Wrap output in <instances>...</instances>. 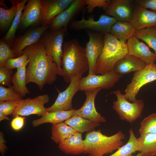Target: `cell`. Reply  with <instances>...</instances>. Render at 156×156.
I'll return each instance as SVG.
<instances>
[{"instance_id": "obj_18", "label": "cell", "mask_w": 156, "mask_h": 156, "mask_svg": "<svg viewBox=\"0 0 156 156\" xmlns=\"http://www.w3.org/2000/svg\"><path fill=\"white\" fill-rule=\"evenodd\" d=\"M41 10L42 0H27L22 13L21 26L26 28L40 22Z\"/></svg>"}, {"instance_id": "obj_19", "label": "cell", "mask_w": 156, "mask_h": 156, "mask_svg": "<svg viewBox=\"0 0 156 156\" xmlns=\"http://www.w3.org/2000/svg\"><path fill=\"white\" fill-rule=\"evenodd\" d=\"M128 54L137 57L142 60L146 64L155 63L156 54L151 51L148 47L133 36L126 43Z\"/></svg>"}, {"instance_id": "obj_25", "label": "cell", "mask_w": 156, "mask_h": 156, "mask_svg": "<svg viewBox=\"0 0 156 156\" xmlns=\"http://www.w3.org/2000/svg\"><path fill=\"white\" fill-rule=\"evenodd\" d=\"M136 30L129 22L117 21L112 26L110 33L120 41L126 43L135 35Z\"/></svg>"}, {"instance_id": "obj_44", "label": "cell", "mask_w": 156, "mask_h": 156, "mask_svg": "<svg viewBox=\"0 0 156 156\" xmlns=\"http://www.w3.org/2000/svg\"><path fill=\"white\" fill-rule=\"evenodd\" d=\"M135 156H141V153L140 152H139V153H138L137 155H136Z\"/></svg>"}, {"instance_id": "obj_9", "label": "cell", "mask_w": 156, "mask_h": 156, "mask_svg": "<svg viewBox=\"0 0 156 156\" xmlns=\"http://www.w3.org/2000/svg\"><path fill=\"white\" fill-rule=\"evenodd\" d=\"M122 76L114 71L100 75L88 74L85 77H81L80 79L79 90L84 91L98 88L110 89L114 86Z\"/></svg>"}, {"instance_id": "obj_20", "label": "cell", "mask_w": 156, "mask_h": 156, "mask_svg": "<svg viewBox=\"0 0 156 156\" xmlns=\"http://www.w3.org/2000/svg\"><path fill=\"white\" fill-rule=\"evenodd\" d=\"M130 23L137 30L156 26V12L136 5Z\"/></svg>"}, {"instance_id": "obj_3", "label": "cell", "mask_w": 156, "mask_h": 156, "mask_svg": "<svg viewBox=\"0 0 156 156\" xmlns=\"http://www.w3.org/2000/svg\"><path fill=\"white\" fill-rule=\"evenodd\" d=\"M125 134L120 130L112 135L103 134L100 130L87 133L83 140V153L89 156H103L113 153L123 145Z\"/></svg>"}, {"instance_id": "obj_4", "label": "cell", "mask_w": 156, "mask_h": 156, "mask_svg": "<svg viewBox=\"0 0 156 156\" xmlns=\"http://www.w3.org/2000/svg\"><path fill=\"white\" fill-rule=\"evenodd\" d=\"M128 53L126 43L120 41L110 33H105L103 48L96 63V74L113 71L118 61Z\"/></svg>"}, {"instance_id": "obj_2", "label": "cell", "mask_w": 156, "mask_h": 156, "mask_svg": "<svg viewBox=\"0 0 156 156\" xmlns=\"http://www.w3.org/2000/svg\"><path fill=\"white\" fill-rule=\"evenodd\" d=\"M62 57V77L70 83L75 77L82 75L89 70V64L85 49L80 45L77 39L66 41L63 46Z\"/></svg>"}, {"instance_id": "obj_5", "label": "cell", "mask_w": 156, "mask_h": 156, "mask_svg": "<svg viewBox=\"0 0 156 156\" xmlns=\"http://www.w3.org/2000/svg\"><path fill=\"white\" fill-rule=\"evenodd\" d=\"M68 33L67 27H62L54 31L45 32L41 38L46 53L57 65L59 75L61 76L63 75L62 66L63 40Z\"/></svg>"}, {"instance_id": "obj_6", "label": "cell", "mask_w": 156, "mask_h": 156, "mask_svg": "<svg viewBox=\"0 0 156 156\" xmlns=\"http://www.w3.org/2000/svg\"><path fill=\"white\" fill-rule=\"evenodd\" d=\"M112 92L117 97L116 100L113 102L112 108L121 120L132 123L140 117L144 106L142 99L130 103L119 90Z\"/></svg>"}, {"instance_id": "obj_28", "label": "cell", "mask_w": 156, "mask_h": 156, "mask_svg": "<svg viewBox=\"0 0 156 156\" xmlns=\"http://www.w3.org/2000/svg\"><path fill=\"white\" fill-rule=\"evenodd\" d=\"M77 132L64 122L52 124L51 139L56 144H59Z\"/></svg>"}, {"instance_id": "obj_32", "label": "cell", "mask_w": 156, "mask_h": 156, "mask_svg": "<svg viewBox=\"0 0 156 156\" xmlns=\"http://www.w3.org/2000/svg\"><path fill=\"white\" fill-rule=\"evenodd\" d=\"M135 36L138 39L145 42L149 47L154 51L156 54V26L136 30Z\"/></svg>"}, {"instance_id": "obj_35", "label": "cell", "mask_w": 156, "mask_h": 156, "mask_svg": "<svg viewBox=\"0 0 156 156\" xmlns=\"http://www.w3.org/2000/svg\"><path fill=\"white\" fill-rule=\"evenodd\" d=\"M23 98L15 91L12 86L6 88L0 84V101L20 100Z\"/></svg>"}, {"instance_id": "obj_15", "label": "cell", "mask_w": 156, "mask_h": 156, "mask_svg": "<svg viewBox=\"0 0 156 156\" xmlns=\"http://www.w3.org/2000/svg\"><path fill=\"white\" fill-rule=\"evenodd\" d=\"M85 0H73L66 9L57 15L48 25L50 31L67 27L69 23L79 13L86 5Z\"/></svg>"}, {"instance_id": "obj_13", "label": "cell", "mask_w": 156, "mask_h": 156, "mask_svg": "<svg viewBox=\"0 0 156 156\" xmlns=\"http://www.w3.org/2000/svg\"><path fill=\"white\" fill-rule=\"evenodd\" d=\"M102 89L98 88L84 91L86 100L82 106L76 110L75 116H80L83 118L99 123L106 122L105 118L96 111L94 100L98 93Z\"/></svg>"}, {"instance_id": "obj_31", "label": "cell", "mask_w": 156, "mask_h": 156, "mask_svg": "<svg viewBox=\"0 0 156 156\" xmlns=\"http://www.w3.org/2000/svg\"><path fill=\"white\" fill-rule=\"evenodd\" d=\"M129 137L127 142L119 148L112 154L108 156H133L137 151V140L132 127L129 130Z\"/></svg>"}, {"instance_id": "obj_40", "label": "cell", "mask_w": 156, "mask_h": 156, "mask_svg": "<svg viewBox=\"0 0 156 156\" xmlns=\"http://www.w3.org/2000/svg\"><path fill=\"white\" fill-rule=\"evenodd\" d=\"M136 5L156 12V0H135Z\"/></svg>"}, {"instance_id": "obj_16", "label": "cell", "mask_w": 156, "mask_h": 156, "mask_svg": "<svg viewBox=\"0 0 156 156\" xmlns=\"http://www.w3.org/2000/svg\"><path fill=\"white\" fill-rule=\"evenodd\" d=\"M73 0H42L40 22L48 25L54 18L67 8Z\"/></svg>"}, {"instance_id": "obj_29", "label": "cell", "mask_w": 156, "mask_h": 156, "mask_svg": "<svg viewBox=\"0 0 156 156\" xmlns=\"http://www.w3.org/2000/svg\"><path fill=\"white\" fill-rule=\"evenodd\" d=\"M27 0H18V10L10 27L4 36L2 38L6 43L12 47L15 39L16 30L20 25L21 18L23 11Z\"/></svg>"}, {"instance_id": "obj_43", "label": "cell", "mask_w": 156, "mask_h": 156, "mask_svg": "<svg viewBox=\"0 0 156 156\" xmlns=\"http://www.w3.org/2000/svg\"><path fill=\"white\" fill-rule=\"evenodd\" d=\"M10 120V119L8 117V116L0 112V121H1L3 120Z\"/></svg>"}, {"instance_id": "obj_36", "label": "cell", "mask_w": 156, "mask_h": 156, "mask_svg": "<svg viewBox=\"0 0 156 156\" xmlns=\"http://www.w3.org/2000/svg\"><path fill=\"white\" fill-rule=\"evenodd\" d=\"M16 56L11 47L2 38L0 40V66H3L7 60Z\"/></svg>"}, {"instance_id": "obj_30", "label": "cell", "mask_w": 156, "mask_h": 156, "mask_svg": "<svg viewBox=\"0 0 156 156\" xmlns=\"http://www.w3.org/2000/svg\"><path fill=\"white\" fill-rule=\"evenodd\" d=\"M11 7L8 9L0 8V28L4 30L7 29L11 24L17 12L18 0H11Z\"/></svg>"}, {"instance_id": "obj_22", "label": "cell", "mask_w": 156, "mask_h": 156, "mask_svg": "<svg viewBox=\"0 0 156 156\" xmlns=\"http://www.w3.org/2000/svg\"><path fill=\"white\" fill-rule=\"evenodd\" d=\"M58 146L62 151L66 154L77 155L83 153L84 146L82 133L77 132L63 140Z\"/></svg>"}, {"instance_id": "obj_23", "label": "cell", "mask_w": 156, "mask_h": 156, "mask_svg": "<svg viewBox=\"0 0 156 156\" xmlns=\"http://www.w3.org/2000/svg\"><path fill=\"white\" fill-rule=\"evenodd\" d=\"M76 110L75 109L68 110L47 112L41 118L33 120L32 124L33 127H36L46 123L56 124L65 121L75 116Z\"/></svg>"}, {"instance_id": "obj_41", "label": "cell", "mask_w": 156, "mask_h": 156, "mask_svg": "<svg viewBox=\"0 0 156 156\" xmlns=\"http://www.w3.org/2000/svg\"><path fill=\"white\" fill-rule=\"evenodd\" d=\"M25 118L20 116L14 117L11 121L10 125L12 129L15 131L20 130L23 127Z\"/></svg>"}, {"instance_id": "obj_26", "label": "cell", "mask_w": 156, "mask_h": 156, "mask_svg": "<svg viewBox=\"0 0 156 156\" xmlns=\"http://www.w3.org/2000/svg\"><path fill=\"white\" fill-rule=\"evenodd\" d=\"M77 132L88 133L99 126V123L93 122L78 116H73L64 122Z\"/></svg>"}, {"instance_id": "obj_8", "label": "cell", "mask_w": 156, "mask_h": 156, "mask_svg": "<svg viewBox=\"0 0 156 156\" xmlns=\"http://www.w3.org/2000/svg\"><path fill=\"white\" fill-rule=\"evenodd\" d=\"M82 17L81 20L71 21L70 23V28L77 31L85 29L105 34L110 33L112 26L117 21L114 17L105 14L100 15L97 21L95 20L92 16L86 19L84 13Z\"/></svg>"}, {"instance_id": "obj_7", "label": "cell", "mask_w": 156, "mask_h": 156, "mask_svg": "<svg viewBox=\"0 0 156 156\" xmlns=\"http://www.w3.org/2000/svg\"><path fill=\"white\" fill-rule=\"evenodd\" d=\"M156 80V64H146L144 68L135 72L130 83L128 84L124 94L129 101H136V96L141 88L145 84Z\"/></svg>"}, {"instance_id": "obj_39", "label": "cell", "mask_w": 156, "mask_h": 156, "mask_svg": "<svg viewBox=\"0 0 156 156\" xmlns=\"http://www.w3.org/2000/svg\"><path fill=\"white\" fill-rule=\"evenodd\" d=\"M110 0H85L88 13H92L96 7L105 9L108 5Z\"/></svg>"}, {"instance_id": "obj_12", "label": "cell", "mask_w": 156, "mask_h": 156, "mask_svg": "<svg viewBox=\"0 0 156 156\" xmlns=\"http://www.w3.org/2000/svg\"><path fill=\"white\" fill-rule=\"evenodd\" d=\"M82 75L79 74L74 77L66 89L62 92L56 88L58 95L55 102L50 107L46 108L47 112L68 111L73 108L72 101L73 98L78 91L79 83Z\"/></svg>"}, {"instance_id": "obj_34", "label": "cell", "mask_w": 156, "mask_h": 156, "mask_svg": "<svg viewBox=\"0 0 156 156\" xmlns=\"http://www.w3.org/2000/svg\"><path fill=\"white\" fill-rule=\"evenodd\" d=\"M29 61L28 56L25 53H23L17 57L7 60L5 62L3 66L10 70L15 68L17 69L28 64Z\"/></svg>"}, {"instance_id": "obj_42", "label": "cell", "mask_w": 156, "mask_h": 156, "mask_svg": "<svg viewBox=\"0 0 156 156\" xmlns=\"http://www.w3.org/2000/svg\"><path fill=\"white\" fill-rule=\"evenodd\" d=\"M6 142L4 138V134L2 131L0 132V152L3 156H4L6 150L8 149Z\"/></svg>"}, {"instance_id": "obj_14", "label": "cell", "mask_w": 156, "mask_h": 156, "mask_svg": "<svg viewBox=\"0 0 156 156\" xmlns=\"http://www.w3.org/2000/svg\"><path fill=\"white\" fill-rule=\"evenodd\" d=\"M133 0H110L105 10V14L112 16L117 21L130 22L134 5Z\"/></svg>"}, {"instance_id": "obj_33", "label": "cell", "mask_w": 156, "mask_h": 156, "mask_svg": "<svg viewBox=\"0 0 156 156\" xmlns=\"http://www.w3.org/2000/svg\"><path fill=\"white\" fill-rule=\"evenodd\" d=\"M139 133L140 135L147 133H156V113L152 114L142 120Z\"/></svg>"}, {"instance_id": "obj_37", "label": "cell", "mask_w": 156, "mask_h": 156, "mask_svg": "<svg viewBox=\"0 0 156 156\" xmlns=\"http://www.w3.org/2000/svg\"><path fill=\"white\" fill-rule=\"evenodd\" d=\"M21 100L0 101V112L8 116L12 115Z\"/></svg>"}, {"instance_id": "obj_17", "label": "cell", "mask_w": 156, "mask_h": 156, "mask_svg": "<svg viewBox=\"0 0 156 156\" xmlns=\"http://www.w3.org/2000/svg\"><path fill=\"white\" fill-rule=\"evenodd\" d=\"M48 29V25H42L29 31L15 40L12 49L16 56L21 55L27 47L40 40Z\"/></svg>"}, {"instance_id": "obj_27", "label": "cell", "mask_w": 156, "mask_h": 156, "mask_svg": "<svg viewBox=\"0 0 156 156\" xmlns=\"http://www.w3.org/2000/svg\"><path fill=\"white\" fill-rule=\"evenodd\" d=\"M27 64L17 68L16 71L12 75V79L14 89L23 97L30 92L26 86V70Z\"/></svg>"}, {"instance_id": "obj_11", "label": "cell", "mask_w": 156, "mask_h": 156, "mask_svg": "<svg viewBox=\"0 0 156 156\" xmlns=\"http://www.w3.org/2000/svg\"><path fill=\"white\" fill-rule=\"evenodd\" d=\"M86 31L89 38L85 48L89 64L88 74L96 75V63L103 48L105 34L89 30Z\"/></svg>"}, {"instance_id": "obj_21", "label": "cell", "mask_w": 156, "mask_h": 156, "mask_svg": "<svg viewBox=\"0 0 156 156\" xmlns=\"http://www.w3.org/2000/svg\"><path fill=\"white\" fill-rule=\"evenodd\" d=\"M146 65L140 58L128 54L118 61L113 71L122 75L141 70L144 69Z\"/></svg>"}, {"instance_id": "obj_38", "label": "cell", "mask_w": 156, "mask_h": 156, "mask_svg": "<svg viewBox=\"0 0 156 156\" xmlns=\"http://www.w3.org/2000/svg\"><path fill=\"white\" fill-rule=\"evenodd\" d=\"M13 72L4 66H0V83L3 86L10 87L12 82Z\"/></svg>"}, {"instance_id": "obj_24", "label": "cell", "mask_w": 156, "mask_h": 156, "mask_svg": "<svg viewBox=\"0 0 156 156\" xmlns=\"http://www.w3.org/2000/svg\"><path fill=\"white\" fill-rule=\"evenodd\" d=\"M137 151L141 156L156 155V133H147L137 140Z\"/></svg>"}, {"instance_id": "obj_10", "label": "cell", "mask_w": 156, "mask_h": 156, "mask_svg": "<svg viewBox=\"0 0 156 156\" xmlns=\"http://www.w3.org/2000/svg\"><path fill=\"white\" fill-rule=\"evenodd\" d=\"M49 101L50 97L47 94L38 95L33 98L23 99L12 114V117L14 118L17 116H28L31 114L41 117L47 112L44 105Z\"/></svg>"}, {"instance_id": "obj_1", "label": "cell", "mask_w": 156, "mask_h": 156, "mask_svg": "<svg viewBox=\"0 0 156 156\" xmlns=\"http://www.w3.org/2000/svg\"><path fill=\"white\" fill-rule=\"evenodd\" d=\"M23 53L29 57L26 70L27 84L34 83L41 90L45 84L51 85L56 81L59 75L57 65L46 53L41 39L25 48Z\"/></svg>"}]
</instances>
